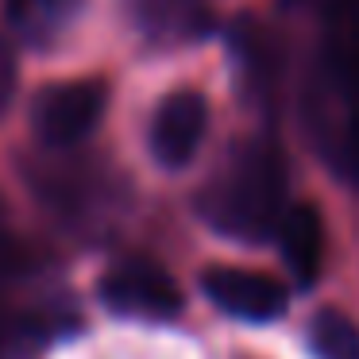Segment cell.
I'll list each match as a JSON object with an SVG mask.
<instances>
[{"instance_id": "6da1fadb", "label": "cell", "mask_w": 359, "mask_h": 359, "mask_svg": "<svg viewBox=\"0 0 359 359\" xmlns=\"http://www.w3.org/2000/svg\"><path fill=\"white\" fill-rule=\"evenodd\" d=\"M201 217L220 236L263 243L286 217V166L271 140H248L232 151L224 170L197 201Z\"/></svg>"}, {"instance_id": "7a4b0ae2", "label": "cell", "mask_w": 359, "mask_h": 359, "mask_svg": "<svg viewBox=\"0 0 359 359\" xmlns=\"http://www.w3.org/2000/svg\"><path fill=\"white\" fill-rule=\"evenodd\" d=\"M104 93L101 81H58L47 86L32 104V124L47 147H74L89 140L104 116Z\"/></svg>"}, {"instance_id": "3957f363", "label": "cell", "mask_w": 359, "mask_h": 359, "mask_svg": "<svg viewBox=\"0 0 359 359\" xmlns=\"http://www.w3.org/2000/svg\"><path fill=\"white\" fill-rule=\"evenodd\" d=\"M101 297L112 313L147 320H170L182 309V290L151 259H124L101 278Z\"/></svg>"}, {"instance_id": "277c9868", "label": "cell", "mask_w": 359, "mask_h": 359, "mask_svg": "<svg viewBox=\"0 0 359 359\" xmlns=\"http://www.w3.org/2000/svg\"><path fill=\"white\" fill-rule=\"evenodd\" d=\"M209 128V104L197 89H174L151 116V155L166 170H182L201 151Z\"/></svg>"}, {"instance_id": "5b68a950", "label": "cell", "mask_w": 359, "mask_h": 359, "mask_svg": "<svg viewBox=\"0 0 359 359\" xmlns=\"http://www.w3.org/2000/svg\"><path fill=\"white\" fill-rule=\"evenodd\" d=\"M201 290L217 309H224L228 317L251 320V325H266L286 309V286L248 266H209Z\"/></svg>"}, {"instance_id": "8992f818", "label": "cell", "mask_w": 359, "mask_h": 359, "mask_svg": "<svg viewBox=\"0 0 359 359\" xmlns=\"http://www.w3.org/2000/svg\"><path fill=\"white\" fill-rule=\"evenodd\" d=\"M278 248L290 278L297 286H313L320 274V259H325V224H320V212L313 205L297 201L286 209L278 224Z\"/></svg>"}, {"instance_id": "52a82bcc", "label": "cell", "mask_w": 359, "mask_h": 359, "mask_svg": "<svg viewBox=\"0 0 359 359\" xmlns=\"http://www.w3.org/2000/svg\"><path fill=\"white\" fill-rule=\"evenodd\" d=\"M12 32L32 47H50L78 20L81 0H4Z\"/></svg>"}, {"instance_id": "ba28073f", "label": "cell", "mask_w": 359, "mask_h": 359, "mask_svg": "<svg viewBox=\"0 0 359 359\" xmlns=\"http://www.w3.org/2000/svg\"><path fill=\"white\" fill-rule=\"evenodd\" d=\"M309 344L317 359H359V328L348 313L340 309H320L309 325Z\"/></svg>"}, {"instance_id": "9c48e42d", "label": "cell", "mask_w": 359, "mask_h": 359, "mask_svg": "<svg viewBox=\"0 0 359 359\" xmlns=\"http://www.w3.org/2000/svg\"><path fill=\"white\" fill-rule=\"evenodd\" d=\"M140 20L147 27H178L189 20V12L197 8V0H132Z\"/></svg>"}, {"instance_id": "30bf717a", "label": "cell", "mask_w": 359, "mask_h": 359, "mask_svg": "<svg viewBox=\"0 0 359 359\" xmlns=\"http://www.w3.org/2000/svg\"><path fill=\"white\" fill-rule=\"evenodd\" d=\"M16 81H20L16 50H12V43H8V39H0V116L8 112L12 97H16Z\"/></svg>"}, {"instance_id": "8fae6325", "label": "cell", "mask_w": 359, "mask_h": 359, "mask_svg": "<svg viewBox=\"0 0 359 359\" xmlns=\"http://www.w3.org/2000/svg\"><path fill=\"white\" fill-rule=\"evenodd\" d=\"M344 147H348V166H351V174L359 178V120H351V128H348V140H344Z\"/></svg>"}]
</instances>
